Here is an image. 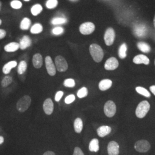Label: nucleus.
I'll list each match as a JSON object with an SVG mask.
<instances>
[{
  "label": "nucleus",
  "mask_w": 155,
  "mask_h": 155,
  "mask_svg": "<svg viewBox=\"0 0 155 155\" xmlns=\"http://www.w3.org/2000/svg\"><path fill=\"white\" fill-rule=\"evenodd\" d=\"M89 51L93 60L97 63H99L102 61L104 52L101 46L97 44H92L89 47Z\"/></svg>",
  "instance_id": "obj_1"
},
{
  "label": "nucleus",
  "mask_w": 155,
  "mask_h": 155,
  "mask_svg": "<svg viewBox=\"0 0 155 155\" xmlns=\"http://www.w3.org/2000/svg\"><path fill=\"white\" fill-rule=\"evenodd\" d=\"M150 103L147 101H143L139 104L136 110V115L139 118H143L147 115L150 109Z\"/></svg>",
  "instance_id": "obj_2"
},
{
  "label": "nucleus",
  "mask_w": 155,
  "mask_h": 155,
  "mask_svg": "<svg viewBox=\"0 0 155 155\" xmlns=\"http://www.w3.org/2000/svg\"><path fill=\"white\" fill-rule=\"evenodd\" d=\"M31 104V98L28 95H24L18 101L16 108L19 112L23 113L27 110Z\"/></svg>",
  "instance_id": "obj_3"
},
{
  "label": "nucleus",
  "mask_w": 155,
  "mask_h": 155,
  "mask_svg": "<svg viewBox=\"0 0 155 155\" xmlns=\"http://www.w3.org/2000/svg\"><path fill=\"white\" fill-rule=\"evenodd\" d=\"M133 31L134 35L139 38L145 37L148 32L147 25L144 23L141 22L136 23L133 26Z\"/></svg>",
  "instance_id": "obj_4"
},
{
  "label": "nucleus",
  "mask_w": 155,
  "mask_h": 155,
  "mask_svg": "<svg viewBox=\"0 0 155 155\" xmlns=\"http://www.w3.org/2000/svg\"><path fill=\"white\" fill-rule=\"evenodd\" d=\"M56 70L59 72H65L68 69V64L66 60L62 56H57L55 59Z\"/></svg>",
  "instance_id": "obj_5"
},
{
  "label": "nucleus",
  "mask_w": 155,
  "mask_h": 155,
  "mask_svg": "<svg viewBox=\"0 0 155 155\" xmlns=\"http://www.w3.org/2000/svg\"><path fill=\"white\" fill-rule=\"evenodd\" d=\"M150 148V144L145 140H141L134 144V149L139 152L145 153L148 152Z\"/></svg>",
  "instance_id": "obj_6"
},
{
  "label": "nucleus",
  "mask_w": 155,
  "mask_h": 155,
  "mask_svg": "<svg viewBox=\"0 0 155 155\" xmlns=\"http://www.w3.org/2000/svg\"><path fill=\"white\" fill-rule=\"evenodd\" d=\"M104 113L107 117L114 116L116 113V106L112 101H108L104 106Z\"/></svg>",
  "instance_id": "obj_7"
},
{
  "label": "nucleus",
  "mask_w": 155,
  "mask_h": 155,
  "mask_svg": "<svg viewBox=\"0 0 155 155\" xmlns=\"http://www.w3.org/2000/svg\"><path fill=\"white\" fill-rule=\"evenodd\" d=\"M95 25L91 22H83L79 27L80 32L84 35L91 34L95 31Z\"/></svg>",
  "instance_id": "obj_8"
},
{
  "label": "nucleus",
  "mask_w": 155,
  "mask_h": 155,
  "mask_svg": "<svg viewBox=\"0 0 155 155\" xmlns=\"http://www.w3.org/2000/svg\"><path fill=\"white\" fill-rule=\"evenodd\" d=\"M116 37V34L114 30L112 28H108L104 35V40L106 45L107 46H110L114 43Z\"/></svg>",
  "instance_id": "obj_9"
},
{
  "label": "nucleus",
  "mask_w": 155,
  "mask_h": 155,
  "mask_svg": "<svg viewBox=\"0 0 155 155\" xmlns=\"http://www.w3.org/2000/svg\"><path fill=\"white\" fill-rule=\"evenodd\" d=\"M45 63L47 71L48 72V74L50 75V76L55 75L56 72L55 65L54 64L53 61L50 56H47L45 57Z\"/></svg>",
  "instance_id": "obj_10"
},
{
  "label": "nucleus",
  "mask_w": 155,
  "mask_h": 155,
  "mask_svg": "<svg viewBox=\"0 0 155 155\" xmlns=\"http://www.w3.org/2000/svg\"><path fill=\"white\" fill-rule=\"evenodd\" d=\"M119 66V63L116 58L111 57L108 59L105 63L104 67L106 70H114Z\"/></svg>",
  "instance_id": "obj_11"
},
{
  "label": "nucleus",
  "mask_w": 155,
  "mask_h": 155,
  "mask_svg": "<svg viewBox=\"0 0 155 155\" xmlns=\"http://www.w3.org/2000/svg\"><path fill=\"white\" fill-rule=\"evenodd\" d=\"M118 144L114 141H110L107 145V152L109 155H118L119 154Z\"/></svg>",
  "instance_id": "obj_12"
},
{
  "label": "nucleus",
  "mask_w": 155,
  "mask_h": 155,
  "mask_svg": "<svg viewBox=\"0 0 155 155\" xmlns=\"http://www.w3.org/2000/svg\"><path fill=\"white\" fill-rule=\"evenodd\" d=\"M54 106L52 100L47 98L45 100L43 104V110L47 115H51L54 111Z\"/></svg>",
  "instance_id": "obj_13"
},
{
  "label": "nucleus",
  "mask_w": 155,
  "mask_h": 155,
  "mask_svg": "<svg viewBox=\"0 0 155 155\" xmlns=\"http://www.w3.org/2000/svg\"><path fill=\"white\" fill-rule=\"evenodd\" d=\"M133 62L135 64H144L145 65H148L150 63V59L147 56L144 55H138L136 56L133 60Z\"/></svg>",
  "instance_id": "obj_14"
},
{
  "label": "nucleus",
  "mask_w": 155,
  "mask_h": 155,
  "mask_svg": "<svg viewBox=\"0 0 155 155\" xmlns=\"http://www.w3.org/2000/svg\"><path fill=\"white\" fill-rule=\"evenodd\" d=\"M31 44L32 40L31 38L27 35H25L20 41V48L22 50H25L29 47H30L31 45Z\"/></svg>",
  "instance_id": "obj_15"
},
{
  "label": "nucleus",
  "mask_w": 155,
  "mask_h": 155,
  "mask_svg": "<svg viewBox=\"0 0 155 155\" xmlns=\"http://www.w3.org/2000/svg\"><path fill=\"white\" fill-rule=\"evenodd\" d=\"M33 66L36 68H40L43 66V57L40 54H35L32 58Z\"/></svg>",
  "instance_id": "obj_16"
},
{
  "label": "nucleus",
  "mask_w": 155,
  "mask_h": 155,
  "mask_svg": "<svg viewBox=\"0 0 155 155\" xmlns=\"http://www.w3.org/2000/svg\"><path fill=\"white\" fill-rule=\"evenodd\" d=\"M111 131V128L109 126L104 125L101 126L97 129V134L100 137H104L108 135Z\"/></svg>",
  "instance_id": "obj_17"
},
{
  "label": "nucleus",
  "mask_w": 155,
  "mask_h": 155,
  "mask_svg": "<svg viewBox=\"0 0 155 155\" xmlns=\"http://www.w3.org/2000/svg\"><path fill=\"white\" fill-rule=\"evenodd\" d=\"M112 86V81L108 79H105L102 80L100 83H99V89L101 91H105L108 89H110Z\"/></svg>",
  "instance_id": "obj_18"
},
{
  "label": "nucleus",
  "mask_w": 155,
  "mask_h": 155,
  "mask_svg": "<svg viewBox=\"0 0 155 155\" xmlns=\"http://www.w3.org/2000/svg\"><path fill=\"white\" fill-rule=\"evenodd\" d=\"M17 65V63L16 61H9L8 63H6L2 68V72L5 74H9L12 69L16 67Z\"/></svg>",
  "instance_id": "obj_19"
},
{
  "label": "nucleus",
  "mask_w": 155,
  "mask_h": 155,
  "mask_svg": "<svg viewBox=\"0 0 155 155\" xmlns=\"http://www.w3.org/2000/svg\"><path fill=\"white\" fill-rule=\"evenodd\" d=\"M20 48L19 43L17 42H11L4 47V50L8 52H13Z\"/></svg>",
  "instance_id": "obj_20"
},
{
  "label": "nucleus",
  "mask_w": 155,
  "mask_h": 155,
  "mask_svg": "<svg viewBox=\"0 0 155 155\" xmlns=\"http://www.w3.org/2000/svg\"><path fill=\"white\" fill-rule=\"evenodd\" d=\"M89 149L92 152H97L100 150L99 141L97 139H93L91 140L89 144Z\"/></svg>",
  "instance_id": "obj_21"
},
{
  "label": "nucleus",
  "mask_w": 155,
  "mask_h": 155,
  "mask_svg": "<svg viewBox=\"0 0 155 155\" xmlns=\"http://www.w3.org/2000/svg\"><path fill=\"white\" fill-rule=\"evenodd\" d=\"M74 130L76 133H80L83 129V121L81 118H77L74 123Z\"/></svg>",
  "instance_id": "obj_22"
},
{
  "label": "nucleus",
  "mask_w": 155,
  "mask_h": 155,
  "mask_svg": "<svg viewBox=\"0 0 155 155\" xmlns=\"http://www.w3.org/2000/svg\"><path fill=\"white\" fill-rule=\"evenodd\" d=\"M31 25V20L28 17H24L20 22V28L23 31L28 30Z\"/></svg>",
  "instance_id": "obj_23"
},
{
  "label": "nucleus",
  "mask_w": 155,
  "mask_h": 155,
  "mask_svg": "<svg viewBox=\"0 0 155 155\" xmlns=\"http://www.w3.org/2000/svg\"><path fill=\"white\" fill-rule=\"evenodd\" d=\"M137 46L139 50L144 53H148L150 51L151 48L150 45L143 41H140L137 44Z\"/></svg>",
  "instance_id": "obj_24"
},
{
  "label": "nucleus",
  "mask_w": 155,
  "mask_h": 155,
  "mask_svg": "<svg viewBox=\"0 0 155 155\" xmlns=\"http://www.w3.org/2000/svg\"><path fill=\"white\" fill-rule=\"evenodd\" d=\"M42 11H43V6L39 4H36L32 6V7L31 9V12L34 16H36L39 15Z\"/></svg>",
  "instance_id": "obj_25"
},
{
  "label": "nucleus",
  "mask_w": 155,
  "mask_h": 155,
  "mask_svg": "<svg viewBox=\"0 0 155 155\" xmlns=\"http://www.w3.org/2000/svg\"><path fill=\"white\" fill-rule=\"evenodd\" d=\"M43 31V25L40 23H36L31 28V33L32 34H39Z\"/></svg>",
  "instance_id": "obj_26"
},
{
  "label": "nucleus",
  "mask_w": 155,
  "mask_h": 155,
  "mask_svg": "<svg viewBox=\"0 0 155 155\" xmlns=\"http://www.w3.org/2000/svg\"><path fill=\"white\" fill-rule=\"evenodd\" d=\"M127 45L126 43H122L118 49V56L121 59H124L127 57Z\"/></svg>",
  "instance_id": "obj_27"
},
{
  "label": "nucleus",
  "mask_w": 155,
  "mask_h": 155,
  "mask_svg": "<svg viewBox=\"0 0 155 155\" xmlns=\"http://www.w3.org/2000/svg\"><path fill=\"white\" fill-rule=\"evenodd\" d=\"M27 69V63L24 61H22L20 62L18 68H17V72L19 75H22L26 71Z\"/></svg>",
  "instance_id": "obj_28"
},
{
  "label": "nucleus",
  "mask_w": 155,
  "mask_h": 155,
  "mask_svg": "<svg viewBox=\"0 0 155 155\" xmlns=\"http://www.w3.org/2000/svg\"><path fill=\"white\" fill-rule=\"evenodd\" d=\"M67 20L66 18L64 17H55L54 18H53L51 21V23L53 25H61V24H66Z\"/></svg>",
  "instance_id": "obj_29"
},
{
  "label": "nucleus",
  "mask_w": 155,
  "mask_h": 155,
  "mask_svg": "<svg viewBox=\"0 0 155 155\" xmlns=\"http://www.w3.org/2000/svg\"><path fill=\"white\" fill-rule=\"evenodd\" d=\"M136 91L139 93V94H141L142 95H143L145 97H147V98H149L150 97V92L147 90L146 89H145L143 87H136Z\"/></svg>",
  "instance_id": "obj_30"
},
{
  "label": "nucleus",
  "mask_w": 155,
  "mask_h": 155,
  "mask_svg": "<svg viewBox=\"0 0 155 155\" xmlns=\"http://www.w3.org/2000/svg\"><path fill=\"white\" fill-rule=\"evenodd\" d=\"M12 81H13L12 78L11 76L6 75L2 80V81H1V86L3 87H8L9 85H10L11 84Z\"/></svg>",
  "instance_id": "obj_31"
},
{
  "label": "nucleus",
  "mask_w": 155,
  "mask_h": 155,
  "mask_svg": "<svg viewBox=\"0 0 155 155\" xmlns=\"http://www.w3.org/2000/svg\"><path fill=\"white\" fill-rule=\"evenodd\" d=\"M58 5V0H47L45 4L46 7L49 9H53L55 8Z\"/></svg>",
  "instance_id": "obj_32"
},
{
  "label": "nucleus",
  "mask_w": 155,
  "mask_h": 155,
  "mask_svg": "<svg viewBox=\"0 0 155 155\" xmlns=\"http://www.w3.org/2000/svg\"><path fill=\"white\" fill-rule=\"evenodd\" d=\"M88 94V90L85 87H83L82 88L79 89L77 93V96L79 98H83L86 97Z\"/></svg>",
  "instance_id": "obj_33"
},
{
  "label": "nucleus",
  "mask_w": 155,
  "mask_h": 155,
  "mask_svg": "<svg viewBox=\"0 0 155 155\" xmlns=\"http://www.w3.org/2000/svg\"><path fill=\"white\" fill-rule=\"evenodd\" d=\"M63 84L65 87H70V88H72L74 87H75V82L74 81V79H73L72 78H68L64 80Z\"/></svg>",
  "instance_id": "obj_34"
},
{
  "label": "nucleus",
  "mask_w": 155,
  "mask_h": 155,
  "mask_svg": "<svg viewBox=\"0 0 155 155\" xmlns=\"http://www.w3.org/2000/svg\"><path fill=\"white\" fill-rule=\"evenodd\" d=\"M22 6V2L18 0H13L11 2V6L14 9H20Z\"/></svg>",
  "instance_id": "obj_35"
},
{
  "label": "nucleus",
  "mask_w": 155,
  "mask_h": 155,
  "mask_svg": "<svg viewBox=\"0 0 155 155\" xmlns=\"http://www.w3.org/2000/svg\"><path fill=\"white\" fill-rule=\"evenodd\" d=\"M64 32V29L61 27H56L52 29V33L56 36L61 35Z\"/></svg>",
  "instance_id": "obj_36"
},
{
  "label": "nucleus",
  "mask_w": 155,
  "mask_h": 155,
  "mask_svg": "<svg viewBox=\"0 0 155 155\" xmlns=\"http://www.w3.org/2000/svg\"><path fill=\"white\" fill-rule=\"evenodd\" d=\"M75 100V96L74 94H70L66 97L64 102L66 104H70Z\"/></svg>",
  "instance_id": "obj_37"
},
{
  "label": "nucleus",
  "mask_w": 155,
  "mask_h": 155,
  "mask_svg": "<svg viewBox=\"0 0 155 155\" xmlns=\"http://www.w3.org/2000/svg\"><path fill=\"white\" fill-rule=\"evenodd\" d=\"M64 94V93L62 91H59L56 93L55 97V100L56 102H59L60 100H61V97H63Z\"/></svg>",
  "instance_id": "obj_38"
},
{
  "label": "nucleus",
  "mask_w": 155,
  "mask_h": 155,
  "mask_svg": "<svg viewBox=\"0 0 155 155\" xmlns=\"http://www.w3.org/2000/svg\"><path fill=\"white\" fill-rule=\"evenodd\" d=\"M73 155H84L83 153V151L81 150V149L79 147H75L74 150V153Z\"/></svg>",
  "instance_id": "obj_39"
},
{
  "label": "nucleus",
  "mask_w": 155,
  "mask_h": 155,
  "mask_svg": "<svg viewBox=\"0 0 155 155\" xmlns=\"http://www.w3.org/2000/svg\"><path fill=\"white\" fill-rule=\"evenodd\" d=\"M6 35V32L4 29H0V40L4 39Z\"/></svg>",
  "instance_id": "obj_40"
},
{
  "label": "nucleus",
  "mask_w": 155,
  "mask_h": 155,
  "mask_svg": "<svg viewBox=\"0 0 155 155\" xmlns=\"http://www.w3.org/2000/svg\"><path fill=\"white\" fill-rule=\"evenodd\" d=\"M43 155H55V153L52 151H47Z\"/></svg>",
  "instance_id": "obj_41"
},
{
  "label": "nucleus",
  "mask_w": 155,
  "mask_h": 155,
  "mask_svg": "<svg viewBox=\"0 0 155 155\" xmlns=\"http://www.w3.org/2000/svg\"><path fill=\"white\" fill-rule=\"evenodd\" d=\"M150 91L155 95V86H150Z\"/></svg>",
  "instance_id": "obj_42"
},
{
  "label": "nucleus",
  "mask_w": 155,
  "mask_h": 155,
  "mask_svg": "<svg viewBox=\"0 0 155 155\" xmlns=\"http://www.w3.org/2000/svg\"><path fill=\"white\" fill-rule=\"evenodd\" d=\"M4 142V139L2 136H0V145Z\"/></svg>",
  "instance_id": "obj_43"
},
{
  "label": "nucleus",
  "mask_w": 155,
  "mask_h": 155,
  "mask_svg": "<svg viewBox=\"0 0 155 155\" xmlns=\"http://www.w3.org/2000/svg\"><path fill=\"white\" fill-rule=\"evenodd\" d=\"M153 24H154V27L155 28V16L154 17V19H153Z\"/></svg>",
  "instance_id": "obj_44"
},
{
  "label": "nucleus",
  "mask_w": 155,
  "mask_h": 155,
  "mask_svg": "<svg viewBox=\"0 0 155 155\" xmlns=\"http://www.w3.org/2000/svg\"><path fill=\"white\" fill-rule=\"evenodd\" d=\"M1 6H2V2H1V1H0V11H1Z\"/></svg>",
  "instance_id": "obj_45"
},
{
  "label": "nucleus",
  "mask_w": 155,
  "mask_h": 155,
  "mask_svg": "<svg viewBox=\"0 0 155 155\" xmlns=\"http://www.w3.org/2000/svg\"><path fill=\"white\" fill-rule=\"evenodd\" d=\"M69 1H72V2H76V1H78V0H69Z\"/></svg>",
  "instance_id": "obj_46"
},
{
  "label": "nucleus",
  "mask_w": 155,
  "mask_h": 155,
  "mask_svg": "<svg viewBox=\"0 0 155 155\" xmlns=\"http://www.w3.org/2000/svg\"><path fill=\"white\" fill-rule=\"evenodd\" d=\"M2 20H1V19H0V25L2 24Z\"/></svg>",
  "instance_id": "obj_47"
},
{
  "label": "nucleus",
  "mask_w": 155,
  "mask_h": 155,
  "mask_svg": "<svg viewBox=\"0 0 155 155\" xmlns=\"http://www.w3.org/2000/svg\"><path fill=\"white\" fill-rule=\"evenodd\" d=\"M24 1H26V2H28V1H31V0H24Z\"/></svg>",
  "instance_id": "obj_48"
},
{
  "label": "nucleus",
  "mask_w": 155,
  "mask_h": 155,
  "mask_svg": "<svg viewBox=\"0 0 155 155\" xmlns=\"http://www.w3.org/2000/svg\"></svg>",
  "instance_id": "obj_49"
}]
</instances>
